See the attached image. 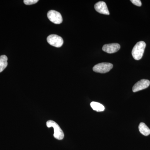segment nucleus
<instances>
[{
  "label": "nucleus",
  "mask_w": 150,
  "mask_h": 150,
  "mask_svg": "<svg viewBox=\"0 0 150 150\" xmlns=\"http://www.w3.org/2000/svg\"><path fill=\"white\" fill-rule=\"evenodd\" d=\"M146 46V43L143 41H139L135 45L132 51V56L134 59L139 60L142 59Z\"/></svg>",
  "instance_id": "obj_1"
},
{
  "label": "nucleus",
  "mask_w": 150,
  "mask_h": 150,
  "mask_svg": "<svg viewBox=\"0 0 150 150\" xmlns=\"http://www.w3.org/2000/svg\"><path fill=\"white\" fill-rule=\"evenodd\" d=\"M46 126L48 128L53 127L54 129V137L57 139L61 140L63 139L64 137V134L62 129L59 125L55 121L49 120L46 122Z\"/></svg>",
  "instance_id": "obj_2"
},
{
  "label": "nucleus",
  "mask_w": 150,
  "mask_h": 150,
  "mask_svg": "<svg viewBox=\"0 0 150 150\" xmlns=\"http://www.w3.org/2000/svg\"><path fill=\"white\" fill-rule=\"evenodd\" d=\"M113 65L109 63H102L96 65L93 68L94 71L104 74L108 72L112 69Z\"/></svg>",
  "instance_id": "obj_3"
},
{
  "label": "nucleus",
  "mask_w": 150,
  "mask_h": 150,
  "mask_svg": "<svg viewBox=\"0 0 150 150\" xmlns=\"http://www.w3.org/2000/svg\"><path fill=\"white\" fill-rule=\"evenodd\" d=\"M47 42L51 46L60 48L64 43V40L61 36L55 34L49 35L47 38Z\"/></svg>",
  "instance_id": "obj_4"
},
{
  "label": "nucleus",
  "mask_w": 150,
  "mask_h": 150,
  "mask_svg": "<svg viewBox=\"0 0 150 150\" xmlns=\"http://www.w3.org/2000/svg\"><path fill=\"white\" fill-rule=\"evenodd\" d=\"M47 17L50 21L56 24H59L63 21V18L61 14L59 12L51 10L48 12Z\"/></svg>",
  "instance_id": "obj_5"
},
{
  "label": "nucleus",
  "mask_w": 150,
  "mask_h": 150,
  "mask_svg": "<svg viewBox=\"0 0 150 150\" xmlns=\"http://www.w3.org/2000/svg\"><path fill=\"white\" fill-rule=\"evenodd\" d=\"M150 85V81L147 79H142L137 82L133 87V91L137 92L147 88Z\"/></svg>",
  "instance_id": "obj_6"
},
{
  "label": "nucleus",
  "mask_w": 150,
  "mask_h": 150,
  "mask_svg": "<svg viewBox=\"0 0 150 150\" xmlns=\"http://www.w3.org/2000/svg\"><path fill=\"white\" fill-rule=\"evenodd\" d=\"M121 46L118 43H113L105 44L102 48L103 51L108 54H112L119 51Z\"/></svg>",
  "instance_id": "obj_7"
},
{
  "label": "nucleus",
  "mask_w": 150,
  "mask_h": 150,
  "mask_svg": "<svg viewBox=\"0 0 150 150\" xmlns=\"http://www.w3.org/2000/svg\"><path fill=\"white\" fill-rule=\"evenodd\" d=\"M94 8L96 11L99 13L107 15L110 14L106 4L104 2H98L95 5Z\"/></svg>",
  "instance_id": "obj_8"
},
{
  "label": "nucleus",
  "mask_w": 150,
  "mask_h": 150,
  "mask_svg": "<svg viewBox=\"0 0 150 150\" xmlns=\"http://www.w3.org/2000/svg\"><path fill=\"white\" fill-rule=\"evenodd\" d=\"M140 133L145 136H148L150 134V129L146 124L143 122L140 123L139 126Z\"/></svg>",
  "instance_id": "obj_9"
},
{
  "label": "nucleus",
  "mask_w": 150,
  "mask_h": 150,
  "mask_svg": "<svg viewBox=\"0 0 150 150\" xmlns=\"http://www.w3.org/2000/svg\"><path fill=\"white\" fill-rule=\"evenodd\" d=\"M8 58L6 55L0 56V73L2 72L8 65Z\"/></svg>",
  "instance_id": "obj_10"
},
{
  "label": "nucleus",
  "mask_w": 150,
  "mask_h": 150,
  "mask_svg": "<svg viewBox=\"0 0 150 150\" xmlns=\"http://www.w3.org/2000/svg\"><path fill=\"white\" fill-rule=\"evenodd\" d=\"M91 106L93 110L98 112H101V111H104L105 110L104 106L102 104L98 102H94V101L92 102L91 103Z\"/></svg>",
  "instance_id": "obj_11"
},
{
  "label": "nucleus",
  "mask_w": 150,
  "mask_h": 150,
  "mask_svg": "<svg viewBox=\"0 0 150 150\" xmlns=\"http://www.w3.org/2000/svg\"><path fill=\"white\" fill-rule=\"evenodd\" d=\"M38 1V0H24L23 1L24 4L25 5H27L34 4Z\"/></svg>",
  "instance_id": "obj_12"
},
{
  "label": "nucleus",
  "mask_w": 150,
  "mask_h": 150,
  "mask_svg": "<svg viewBox=\"0 0 150 150\" xmlns=\"http://www.w3.org/2000/svg\"><path fill=\"white\" fill-rule=\"evenodd\" d=\"M131 1L135 5L138 6H141L142 5V2L140 0H131Z\"/></svg>",
  "instance_id": "obj_13"
}]
</instances>
